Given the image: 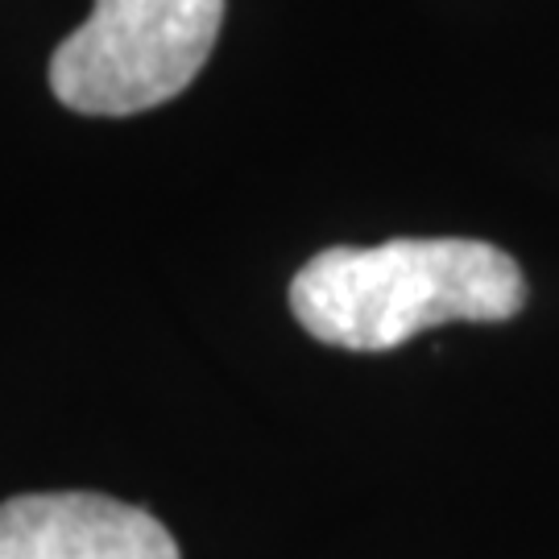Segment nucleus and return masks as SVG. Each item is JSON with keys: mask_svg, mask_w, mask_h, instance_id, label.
<instances>
[{"mask_svg": "<svg viewBox=\"0 0 559 559\" xmlns=\"http://www.w3.org/2000/svg\"><path fill=\"white\" fill-rule=\"evenodd\" d=\"M526 302L519 261L489 240L402 237L323 249L290 282L295 320L323 344L385 353L440 323H498Z\"/></svg>", "mask_w": 559, "mask_h": 559, "instance_id": "1", "label": "nucleus"}, {"mask_svg": "<svg viewBox=\"0 0 559 559\" xmlns=\"http://www.w3.org/2000/svg\"><path fill=\"white\" fill-rule=\"evenodd\" d=\"M224 0H96L50 59V87L83 117H133L175 100L221 38Z\"/></svg>", "mask_w": 559, "mask_h": 559, "instance_id": "2", "label": "nucleus"}, {"mask_svg": "<svg viewBox=\"0 0 559 559\" xmlns=\"http://www.w3.org/2000/svg\"><path fill=\"white\" fill-rule=\"evenodd\" d=\"M0 559H179V543L129 501L21 493L0 501Z\"/></svg>", "mask_w": 559, "mask_h": 559, "instance_id": "3", "label": "nucleus"}]
</instances>
